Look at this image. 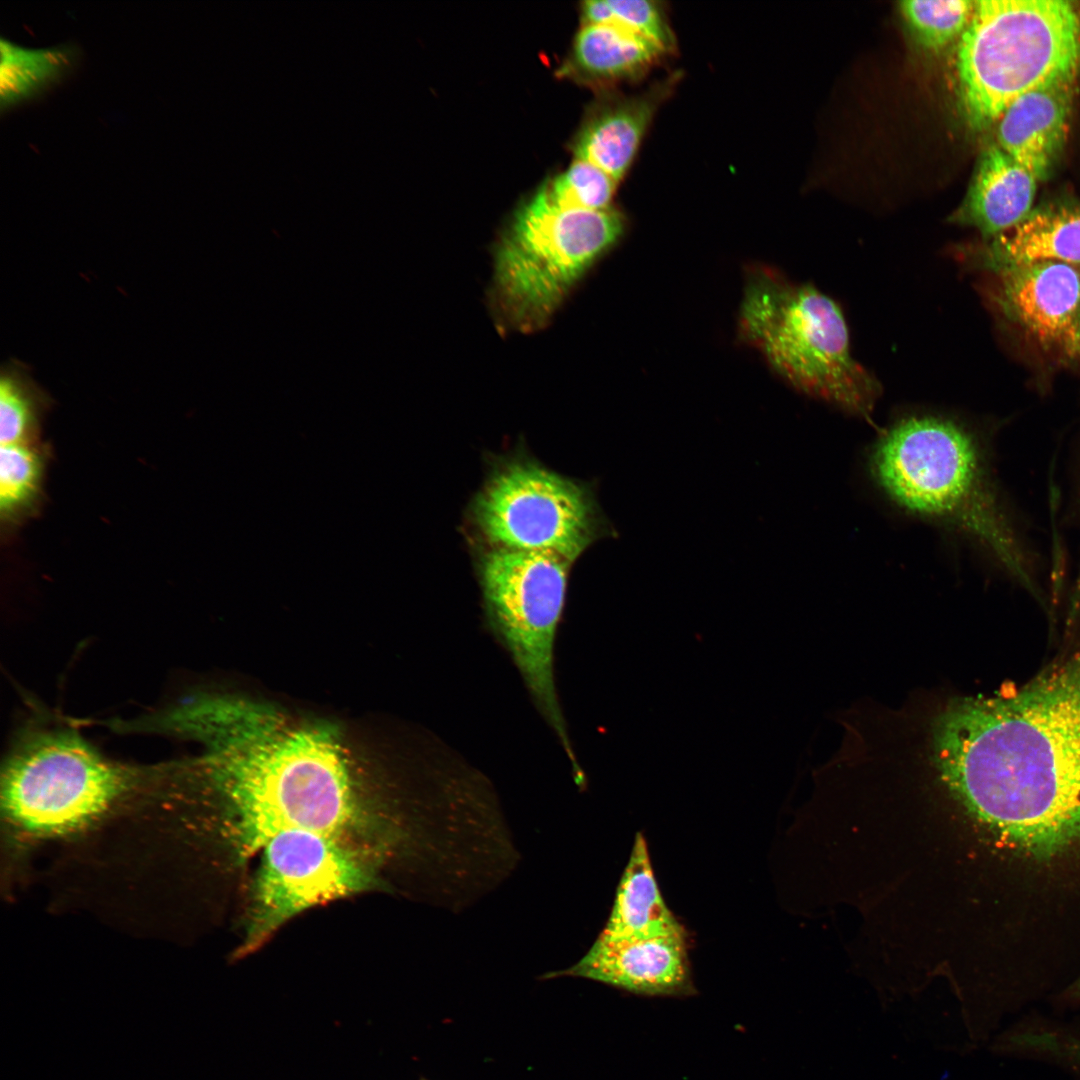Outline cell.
Wrapping results in <instances>:
<instances>
[{"mask_svg": "<svg viewBox=\"0 0 1080 1080\" xmlns=\"http://www.w3.org/2000/svg\"><path fill=\"white\" fill-rule=\"evenodd\" d=\"M924 759L932 782L1037 857L1080 843V650L1015 691L942 695Z\"/></svg>", "mask_w": 1080, "mask_h": 1080, "instance_id": "1", "label": "cell"}, {"mask_svg": "<svg viewBox=\"0 0 1080 1080\" xmlns=\"http://www.w3.org/2000/svg\"><path fill=\"white\" fill-rule=\"evenodd\" d=\"M870 471L898 507L958 531L1006 578L1042 594L1043 560L971 427L938 414L900 417L874 444Z\"/></svg>", "mask_w": 1080, "mask_h": 1080, "instance_id": "2", "label": "cell"}, {"mask_svg": "<svg viewBox=\"0 0 1080 1080\" xmlns=\"http://www.w3.org/2000/svg\"><path fill=\"white\" fill-rule=\"evenodd\" d=\"M211 744L209 764L229 808L242 856L260 852L276 834L305 829L337 837L355 816L351 781L335 739L303 728L250 744L200 725Z\"/></svg>", "mask_w": 1080, "mask_h": 1080, "instance_id": "3", "label": "cell"}, {"mask_svg": "<svg viewBox=\"0 0 1080 1080\" xmlns=\"http://www.w3.org/2000/svg\"><path fill=\"white\" fill-rule=\"evenodd\" d=\"M739 331L796 390L871 419L880 383L852 356L841 308L817 288L794 283L768 267L752 268Z\"/></svg>", "mask_w": 1080, "mask_h": 1080, "instance_id": "4", "label": "cell"}, {"mask_svg": "<svg viewBox=\"0 0 1080 1080\" xmlns=\"http://www.w3.org/2000/svg\"><path fill=\"white\" fill-rule=\"evenodd\" d=\"M1079 60L1080 19L1070 2L976 1L957 52L968 122L984 128L1022 95L1070 82Z\"/></svg>", "mask_w": 1080, "mask_h": 1080, "instance_id": "5", "label": "cell"}, {"mask_svg": "<svg viewBox=\"0 0 1080 1080\" xmlns=\"http://www.w3.org/2000/svg\"><path fill=\"white\" fill-rule=\"evenodd\" d=\"M625 228L618 209L564 206L544 185L518 209L497 248L495 288L507 319L518 328L541 326Z\"/></svg>", "mask_w": 1080, "mask_h": 1080, "instance_id": "6", "label": "cell"}, {"mask_svg": "<svg viewBox=\"0 0 1080 1080\" xmlns=\"http://www.w3.org/2000/svg\"><path fill=\"white\" fill-rule=\"evenodd\" d=\"M571 564L550 552L488 546L478 558L477 574L491 631L576 768L554 670Z\"/></svg>", "mask_w": 1080, "mask_h": 1080, "instance_id": "7", "label": "cell"}, {"mask_svg": "<svg viewBox=\"0 0 1080 1080\" xmlns=\"http://www.w3.org/2000/svg\"><path fill=\"white\" fill-rule=\"evenodd\" d=\"M128 772L72 730L36 733L9 755L1 775L7 822L33 838H58L98 822L130 789Z\"/></svg>", "mask_w": 1080, "mask_h": 1080, "instance_id": "8", "label": "cell"}, {"mask_svg": "<svg viewBox=\"0 0 1080 1080\" xmlns=\"http://www.w3.org/2000/svg\"><path fill=\"white\" fill-rule=\"evenodd\" d=\"M471 515L488 546L550 552L572 563L615 535L591 487L521 455L494 466Z\"/></svg>", "mask_w": 1080, "mask_h": 1080, "instance_id": "9", "label": "cell"}, {"mask_svg": "<svg viewBox=\"0 0 1080 1080\" xmlns=\"http://www.w3.org/2000/svg\"><path fill=\"white\" fill-rule=\"evenodd\" d=\"M249 945L313 906L366 888L369 877L335 836L312 830L280 832L263 848Z\"/></svg>", "mask_w": 1080, "mask_h": 1080, "instance_id": "10", "label": "cell"}, {"mask_svg": "<svg viewBox=\"0 0 1080 1080\" xmlns=\"http://www.w3.org/2000/svg\"><path fill=\"white\" fill-rule=\"evenodd\" d=\"M1001 313L1059 360L1080 355V268L1038 261L989 272Z\"/></svg>", "mask_w": 1080, "mask_h": 1080, "instance_id": "11", "label": "cell"}, {"mask_svg": "<svg viewBox=\"0 0 1080 1080\" xmlns=\"http://www.w3.org/2000/svg\"><path fill=\"white\" fill-rule=\"evenodd\" d=\"M553 975L588 978L643 996L694 995L688 956V932L649 939L595 941L570 969Z\"/></svg>", "mask_w": 1080, "mask_h": 1080, "instance_id": "12", "label": "cell"}, {"mask_svg": "<svg viewBox=\"0 0 1080 1080\" xmlns=\"http://www.w3.org/2000/svg\"><path fill=\"white\" fill-rule=\"evenodd\" d=\"M683 73L673 71L632 94H611L595 104L574 142L576 159L587 161L620 183L630 171L662 105Z\"/></svg>", "mask_w": 1080, "mask_h": 1080, "instance_id": "13", "label": "cell"}, {"mask_svg": "<svg viewBox=\"0 0 1080 1080\" xmlns=\"http://www.w3.org/2000/svg\"><path fill=\"white\" fill-rule=\"evenodd\" d=\"M954 254L986 272L1038 261L1080 268V203L1034 209L1015 227L982 244L961 245Z\"/></svg>", "mask_w": 1080, "mask_h": 1080, "instance_id": "14", "label": "cell"}, {"mask_svg": "<svg viewBox=\"0 0 1080 1080\" xmlns=\"http://www.w3.org/2000/svg\"><path fill=\"white\" fill-rule=\"evenodd\" d=\"M1069 108V82L1022 95L998 119V146L1037 180L1045 178L1062 147Z\"/></svg>", "mask_w": 1080, "mask_h": 1080, "instance_id": "15", "label": "cell"}, {"mask_svg": "<svg viewBox=\"0 0 1080 1080\" xmlns=\"http://www.w3.org/2000/svg\"><path fill=\"white\" fill-rule=\"evenodd\" d=\"M1037 178L998 145L988 147L953 221L975 227L985 239L1019 224L1032 211Z\"/></svg>", "mask_w": 1080, "mask_h": 1080, "instance_id": "16", "label": "cell"}, {"mask_svg": "<svg viewBox=\"0 0 1080 1080\" xmlns=\"http://www.w3.org/2000/svg\"><path fill=\"white\" fill-rule=\"evenodd\" d=\"M684 932L662 897L646 840L637 833L610 916L596 940L618 943Z\"/></svg>", "mask_w": 1080, "mask_h": 1080, "instance_id": "17", "label": "cell"}, {"mask_svg": "<svg viewBox=\"0 0 1080 1080\" xmlns=\"http://www.w3.org/2000/svg\"><path fill=\"white\" fill-rule=\"evenodd\" d=\"M669 58L646 39L616 25H583L572 48L579 77L602 87L635 83Z\"/></svg>", "mask_w": 1080, "mask_h": 1080, "instance_id": "18", "label": "cell"}, {"mask_svg": "<svg viewBox=\"0 0 1080 1080\" xmlns=\"http://www.w3.org/2000/svg\"><path fill=\"white\" fill-rule=\"evenodd\" d=\"M0 112L36 98L61 83L76 68L80 49L72 43L27 48L0 39Z\"/></svg>", "mask_w": 1080, "mask_h": 1080, "instance_id": "19", "label": "cell"}, {"mask_svg": "<svg viewBox=\"0 0 1080 1080\" xmlns=\"http://www.w3.org/2000/svg\"><path fill=\"white\" fill-rule=\"evenodd\" d=\"M49 402L30 369L18 360L2 366L0 373L1 445L24 443L34 431L39 415Z\"/></svg>", "mask_w": 1080, "mask_h": 1080, "instance_id": "20", "label": "cell"}, {"mask_svg": "<svg viewBox=\"0 0 1080 1080\" xmlns=\"http://www.w3.org/2000/svg\"><path fill=\"white\" fill-rule=\"evenodd\" d=\"M975 1H922L899 2L900 11L921 45L929 49L947 46L966 29Z\"/></svg>", "mask_w": 1080, "mask_h": 1080, "instance_id": "21", "label": "cell"}, {"mask_svg": "<svg viewBox=\"0 0 1080 1080\" xmlns=\"http://www.w3.org/2000/svg\"><path fill=\"white\" fill-rule=\"evenodd\" d=\"M619 183L599 167L575 159L569 168L549 184L548 194L557 203L587 210H605L611 206Z\"/></svg>", "mask_w": 1080, "mask_h": 1080, "instance_id": "22", "label": "cell"}, {"mask_svg": "<svg viewBox=\"0 0 1080 1080\" xmlns=\"http://www.w3.org/2000/svg\"><path fill=\"white\" fill-rule=\"evenodd\" d=\"M607 1L612 13L610 25L619 26L646 39L661 49L669 58L677 53V38L664 2L653 0Z\"/></svg>", "mask_w": 1080, "mask_h": 1080, "instance_id": "23", "label": "cell"}, {"mask_svg": "<svg viewBox=\"0 0 1080 1080\" xmlns=\"http://www.w3.org/2000/svg\"><path fill=\"white\" fill-rule=\"evenodd\" d=\"M38 454L24 443L1 445L0 506L11 514L34 496L40 479Z\"/></svg>", "mask_w": 1080, "mask_h": 1080, "instance_id": "24", "label": "cell"}, {"mask_svg": "<svg viewBox=\"0 0 1080 1080\" xmlns=\"http://www.w3.org/2000/svg\"><path fill=\"white\" fill-rule=\"evenodd\" d=\"M1046 1052L1064 1058L1080 1067V1038L1053 1034L1046 1043Z\"/></svg>", "mask_w": 1080, "mask_h": 1080, "instance_id": "25", "label": "cell"}, {"mask_svg": "<svg viewBox=\"0 0 1080 1080\" xmlns=\"http://www.w3.org/2000/svg\"><path fill=\"white\" fill-rule=\"evenodd\" d=\"M1073 463H1074V466H1075L1076 470L1080 474V440H1077V442H1076V448H1075V453H1074V457H1073Z\"/></svg>", "mask_w": 1080, "mask_h": 1080, "instance_id": "26", "label": "cell"}]
</instances>
